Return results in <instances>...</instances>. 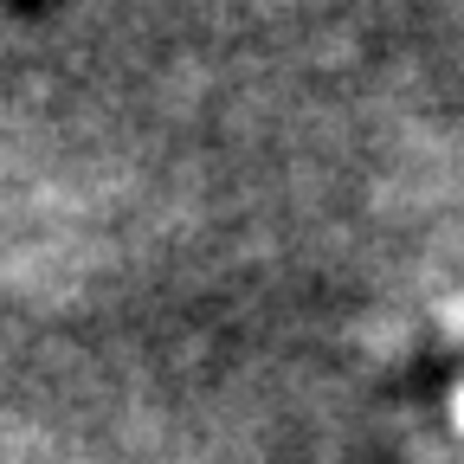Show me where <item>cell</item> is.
Segmentation results:
<instances>
[{
  "label": "cell",
  "instance_id": "6da1fadb",
  "mask_svg": "<svg viewBox=\"0 0 464 464\" xmlns=\"http://www.w3.org/2000/svg\"><path fill=\"white\" fill-rule=\"evenodd\" d=\"M458 426H464V393H458Z\"/></svg>",
  "mask_w": 464,
  "mask_h": 464
}]
</instances>
